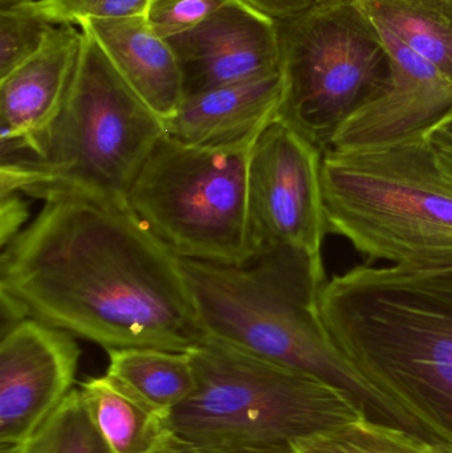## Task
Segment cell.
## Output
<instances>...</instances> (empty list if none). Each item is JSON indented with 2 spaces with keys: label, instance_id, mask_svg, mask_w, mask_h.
<instances>
[{
  "label": "cell",
  "instance_id": "obj_1",
  "mask_svg": "<svg viewBox=\"0 0 452 453\" xmlns=\"http://www.w3.org/2000/svg\"><path fill=\"white\" fill-rule=\"evenodd\" d=\"M4 248V326L34 319L111 349L188 353L206 340L178 257L127 199L45 194Z\"/></svg>",
  "mask_w": 452,
  "mask_h": 453
},
{
  "label": "cell",
  "instance_id": "obj_2",
  "mask_svg": "<svg viewBox=\"0 0 452 453\" xmlns=\"http://www.w3.org/2000/svg\"><path fill=\"white\" fill-rule=\"evenodd\" d=\"M318 311L350 366L452 453V268L360 264L326 280Z\"/></svg>",
  "mask_w": 452,
  "mask_h": 453
},
{
  "label": "cell",
  "instance_id": "obj_3",
  "mask_svg": "<svg viewBox=\"0 0 452 453\" xmlns=\"http://www.w3.org/2000/svg\"><path fill=\"white\" fill-rule=\"evenodd\" d=\"M206 337L341 391L366 420L433 443L414 418L369 385L339 353L318 319L326 266L292 248H260L244 264L180 258Z\"/></svg>",
  "mask_w": 452,
  "mask_h": 453
},
{
  "label": "cell",
  "instance_id": "obj_4",
  "mask_svg": "<svg viewBox=\"0 0 452 453\" xmlns=\"http://www.w3.org/2000/svg\"><path fill=\"white\" fill-rule=\"evenodd\" d=\"M81 31L79 63L60 111L20 151L2 157L0 196L42 199L52 191H81L127 199L167 133L95 37Z\"/></svg>",
  "mask_w": 452,
  "mask_h": 453
},
{
  "label": "cell",
  "instance_id": "obj_5",
  "mask_svg": "<svg viewBox=\"0 0 452 453\" xmlns=\"http://www.w3.org/2000/svg\"><path fill=\"white\" fill-rule=\"evenodd\" d=\"M196 386L167 428L204 453H299L302 441L365 419L341 391L215 338L190 351ZM366 420V419H365Z\"/></svg>",
  "mask_w": 452,
  "mask_h": 453
},
{
  "label": "cell",
  "instance_id": "obj_6",
  "mask_svg": "<svg viewBox=\"0 0 452 453\" xmlns=\"http://www.w3.org/2000/svg\"><path fill=\"white\" fill-rule=\"evenodd\" d=\"M323 191L329 234L368 263L452 268V180L422 137L326 150Z\"/></svg>",
  "mask_w": 452,
  "mask_h": 453
},
{
  "label": "cell",
  "instance_id": "obj_7",
  "mask_svg": "<svg viewBox=\"0 0 452 453\" xmlns=\"http://www.w3.org/2000/svg\"><path fill=\"white\" fill-rule=\"evenodd\" d=\"M252 150L198 148L166 133L138 173L127 203L178 257L247 263L260 250L249 214Z\"/></svg>",
  "mask_w": 452,
  "mask_h": 453
},
{
  "label": "cell",
  "instance_id": "obj_8",
  "mask_svg": "<svg viewBox=\"0 0 452 453\" xmlns=\"http://www.w3.org/2000/svg\"><path fill=\"white\" fill-rule=\"evenodd\" d=\"M276 26L284 76L279 119L326 151L339 127L389 85L384 37L358 0H333Z\"/></svg>",
  "mask_w": 452,
  "mask_h": 453
},
{
  "label": "cell",
  "instance_id": "obj_9",
  "mask_svg": "<svg viewBox=\"0 0 452 453\" xmlns=\"http://www.w3.org/2000/svg\"><path fill=\"white\" fill-rule=\"evenodd\" d=\"M326 151L278 119L257 141L249 161V198L259 248L300 250L324 265L328 231L323 191Z\"/></svg>",
  "mask_w": 452,
  "mask_h": 453
},
{
  "label": "cell",
  "instance_id": "obj_10",
  "mask_svg": "<svg viewBox=\"0 0 452 453\" xmlns=\"http://www.w3.org/2000/svg\"><path fill=\"white\" fill-rule=\"evenodd\" d=\"M81 349L71 333L34 319L3 330L0 444L11 451L34 435L74 390Z\"/></svg>",
  "mask_w": 452,
  "mask_h": 453
},
{
  "label": "cell",
  "instance_id": "obj_11",
  "mask_svg": "<svg viewBox=\"0 0 452 453\" xmlns=\"http://www.w3.org/2000/svg\"><path fill=\"white\" fill-rule=\"evenodd\" d=\"M166 40L180 63L185 98L281 71L276 21L244 0H228Z\"/></svg>",
  "mask_w": 452,
  "mask_h": 453
},
{
  "label": "cell",
  "instance_id": "obj_12",
  "mask_svg": "<svg viewBox=\"0 0 452 453\" xmlns=\"http://www.w3.org/2000/svg\"><path fill=\"white\" fill-rule=\"evenodd\" d=\"M392 58L387 89L353 113L328 150H355L422 137L452 111V84L389 32L381 31Z\"/></svg>",
  "mask_w": 452,
  "mask_h": 453
},
{
  "label": "cell",
  "instance_id": "obj_13",
  "mask_svg": "<svg viewBox=\"0 0 452 453\" xmlns=\"http://www.w3.org/2000/svg\"><path fill=\"white\" fill-rule=\"evenodd\" d=\"M82 31L53 26L28 60L0 79L2 157L18 153L57 116L76 72Z\"/></svg>",
  "mask_w": 452,
  "mask_h": 453
},
{
  "label": "cell",
  "instance_id": "obj_14",
  "mask_svg": "<svg viewBox=\"0 0 452 453\" xmlns=\"http://www.w3.org/2000/svg\"><path fill=\"white\" fill-rule=\"evenodd\" d=\"M283 98L281 71L217 88L185 98L167 133L198 148L249 151L279 119Z\"/></svg>",
  "mask_w": 452,
  "mask_h": 453
},
{
  "label": "cell",
  "instance_id": "obj_15",
  "mask_svg": "<svg viewBox=\"0 0 452 453\" xmlns=\"http://www.w3.org/2000/svg\"><path fill=\"white\" fill-rule=\"evenodd\" d=\"M103 48L114 68L165 124L183 103L180 63L166 39L146 15L81 24Z\"/></svg>",
  "mask_w": 452,
  "mask_h": 453
},
{
  "label": "cell",
  "instance_id": "obj_16",
  "mask_svg": "<svg viewBox=\"0 0 452 453\" xmlns=\"http://www.w3.org/2000/svg\"><path fill=\"white\" fill-rule=\"evenodd\" d=\"M79 390L96 427L114 453H151L170 435L167 414L111 375L89 378Z\"/></svg>",
  "mask_w": 452,
  "mask_h": 453
},
{
  "label": "cell",
  "instance_id": "obj_17",
  "mask_svg": "<svg viewBox=\"0 0 452 453\" xmlns=\"http://www.w3.org/2000/svg\"><path fill=\"white\" fill-rule=\"evenodd\" d=\"M389 32L452 84V0H358Z\"/></svg>",
  "mask_w": 452,
  "mask_h": 453
},
{
  "label": "cell",
  "instance_id": "obj_18",
  "mask_svg": "<svg viewBox=\"0 0 452 453\" xmlns=\"http://www.w3.org/2000/svg\"><path fill=\"white\" fill-rule=\"evenodd\" d=\"M108 354L106 374L165 414L182 404L195 390L190 351L129 348L111 349Z\"/></svg>",
  "mask_w": 452,
  "mask_h": 453
},
{
  "label": "cell",
  "instance_id": "obj_19",
  "mask_svg": "<svg viewBox=\"0 0 452 453\" xmlns=\"http://www.w3.org/2000/svg\"><path fill=\"white\" fill-rule=\"evenodd\" d=\"M2 453H114L74 388L39 430L24 443Z\"/></svg>",
  "mask_w": 452,
  "mask_h": 453
},
{
  "label": "cell",
  "instance_id": "obj_20",
  "mask_svg": "<svg viewBox=\"0 0 452 453\" xmlns=\"http://www.w3.org/2000/svg\"><path fill=\"white\" fill-rule=\"evenodd\" d=\"M299 453H450L413 434L361 419L302 441Z\"/></svg>",
  "mask_w": 452,
  "mask_h": 453
},
{
  "label": "cell",
  "instance_id": "obj_21",
  "mask_svg": "<svg viewBox=\"0 0 452 453\" xmlns=\"http://www.w3.org/2000/svg\"><path fill=\"white\" fill-rule=\"evenodd\" d=\"M52 27L36 0L0 11V79L34 55Z\"/></svg>",
  "mask_w": 452,
  "mask_h": 453
},
{
  "label": "cell",
  "instance_id": "obj_22",
  "mask_svg": "<svg viewBox=\"0 0 452 453\" xmlns=\"http://www.w3.org/2000/svg\"><path fill=\"white\" fill-rule=\"evenodd\" d=\"M40 12L53 26L146 15L150 0H36Z\"/></svg>",
  "mask_w": 452,
  "mask_h": 453
},
{
  "label": "cell",
  "instance_id": "obj_23",
  "mask_svg": "<svg viewBox=\"0 0 452 453\" xmlns=\"http://www.w3.org/2000/svg\"><path fill=\"white\" fill-rule=\"evenodd\" d=\"M228 0H150L146 18L164 37L177 36L209 18Z\"/></svg>",
  "mask_w": 452,
  "mask_h": 453
},
{
  "label": "cell",
  "instance_id": "obj_24",
  "mask_svg": "<svg viewBox=\"0 0 452 453\" xmlns=\"http://www.w3.org/2000/svg\"><path fill=\"white\" fill-rule=\"evenodd\" d=\"M20 194L0 196V242L4 248L21 229L28 218V207L20 198Z\"/></svg>",
  "mask_w": 452,
  "mask_h": 453
},
{
  "label": "cell",
  "instance_id": "obj_25",
  "mask_svg": "<svg viewBox=\"0 0 452 453\" xmlns=\"http://www.w3.org/2000/svg\"><path fill=\"white\" fill-rule=\"evenodd\" d=\"M441 170L452 180V111L424 135Z\"/></svg>",
  "mask_w": 452,
  "mask_h": 453
},
{
  "label": "cell",
  "instance_id": "obj_26",
  "mask_svg": "<svg viewBox=\"0 0 452 453\" xmlns=\"http://www.w3.org/2000/svg\"><path fill=\"white\" fill-rule=\"evenodd\" d=\"M244 2L249 3L255 10L272 20L280 21L333 0H244Z\"/></svg>",
  "mask_w": 452,
  "mask_h": 453
},
{
  "label": "cell",
  "instance_id": "obj_27",
  "mask_svg": "<svg viewBox=\"0 0 452 453\" xmlns=\"http://www.w3.org/2000/svg\"><path fill=\"white\" fill-rule=\"evenodd\" d=\"M151 453H204L196 449L195 447L191 444L186 443V441H180L177 436L170 435L165 439L164 443Z\"/></svg>",
  "mask_w": 452,
  "mask_h": 453
},
{
  "label": "cell",
  "instance_id": "obj_28",
  "mask_svg": "<svg viewBox=\"0 0 452 453\" xmlns=\"http://www.w3.org/2000/svg\"><path fill=\"white\" fill-rule=\"evenodd\" d=\"M27 2H29V0H0V11L11 10V8L26 4Z\"/></svg>",
  "mask_w": 452,
  "mask_h": 453
}]
</instances>
